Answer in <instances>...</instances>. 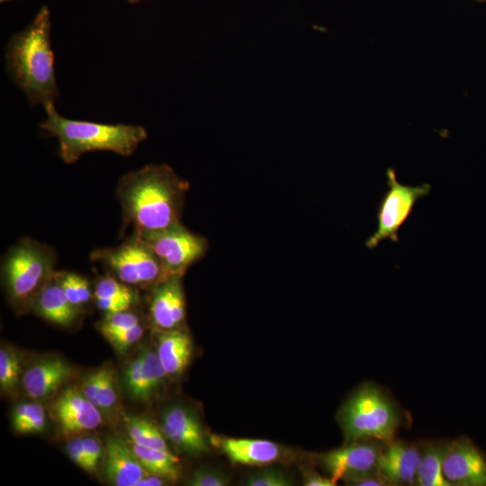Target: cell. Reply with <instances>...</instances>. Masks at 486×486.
Returning a JSON list of instances; mask_svg holds the SVG:
<instances>
[{
	"instance_id": "obj_1",
	"label": "cell",
	"mask_w": 486,
	"mask_h": 486,
	"mask_svg": "<svg viewBox=\"0 0 486 486\" xmlns=\"http://www.w3.org/2000/svg\"><path fill=\"white\" fill-rule=\"evenodd\" d=\"M189 183L166 164H149L123 175L116 194L123 221L134 234L181 223Z\"/></svg>"
},
{
	"instance_id": "obj_2",
	"label": "cell",
	"mask_w": 486,
	"mask_h": 486,
	"mask_svg": "<svg viewBox=\"0 0 486 486\" xmlns=\"http://www.w3.org/2000/svg\"><path fill=\"white\" fill-rule=\"evenodd\" d=\"M50 13L42 5L33 21L14 34L5 50L8 75L32 105H54L58 97L50 40Z\"/></svg>"
},
{
	"instance_id": "obj_3",
	"label": "cell",
	"mask_w": 486,
	"mask_h": 486,
	"mask_svg": "<svg viewBox=\"0 0 486 486\" xmlns=\"http://www.w3.org/2000/svg\"><path fill=\"white\" fill-rule=\"evenodd\" d=\"M46 119L40 127L58 141V155L67 164L76 162L86 152L111 151L128 157L148 139L140 125L107 124L68 119L55 105L45 108Z\"/></svg>"
},
{
	"instance_id": "obj_4",
	"label": "cell",
	"mask_w": 486,
	"mask_h": 486,
	"mask_svg": "<svg viewBox=\"0 0 486 486\" xmlns=\"http://www.w3.org/2000/svg\"><path fill=\"white\" fill-rule=\"evenodd\" d=\"M400 418L394 401L372 382H365L354 391L337 415L346 443L392 440Z\"/></svg>"
},
{
	"instance_id": "obj_5",
	"label": "cell",
	"mask_w": 486,
	"mask_h": 486,
	"mask_svg": "<svg viewBox=\"0 0 486 486\" xmlns=\"http://www.w3.org/2000/svg\"><path fill=\"white\" fill-rule=\"evenodd\" d=\"M55 251L48 245L23 238L6 253L2 263L3 280L17 307L34 304L55 273Z\"/></svg>"
},
{
	"instance_id": "obj_6",
	"label": "cell",
	"mask_w": 486,
	"mask_h": 486,
	"mask_svg": "<svg viewBox=\"0 0 486 486\" xmlns=\"http://www.w3.org/2000/svg\"><path fill=\"white\" fill-rule=\"evenodd\" d=\"M91 259L130 286L153 288L168 277L149 247L135 235L118 247L95 249Z\"/></svg>"
},
{
	"instance_id": "obj_7",
	"label": "cell",
	"mask_w": 486,
	"mask_h": 486,
	"mask_svg": "<svg viewBox=\"0 0 486 486\" xmlns=\"http://www.w3.org/2000/svg\"><path fill=\"white\" fill-rule=\"evenodd\" d=\"M145 242L159 261L167 276L184 275L207 253L209 242L181 223L165 230L134 234Z\"/></svg>"
},
{
	"instance_id": "obj_8",
	"label": "cell",
	"mask_w": 486,
	"mask_h": 486,
	"mask_svg": "<svg viewBox=\"0 0 486 486\" xmlns=\"http://www.w3.org/2000/svg\"><path fill=\"white\" fill-rule=\"evenodd\" d=\"M386 176L388 190L378 205L377 228L365 241L369 249L375 248L384 239L397 243L399 230L411 214L415 204L431 190L428 184L408 185L400 183L392 168L387 169Z\"/></svg>"
},
{
	"instance_id": "obj_9",
	"label": "cell",
	"mask_w": 486,
	"mask_h": 486,
	"mask_svg": "<svg viewBox=\"0 0 486 486\" xmlns=\"http://www.w3.org/2000/svg\"><path fill=\"white\" fill-rule=\"evenodd\" d=\"M322 453L317 462L338 482L345 483L365 474L377 472L376 465L382 445L377 440H364Z\"/></svg>"
},
{
	"instance_id": "obj_10",
	"label": "cell",
	"mask_w": 486,
	"mask_h": 486,
	"mask_svg": "<svg viewBox=\"0 0 486 486\" xmlns=\"http://www.w3.org/2000/svg\"><path fill=\"white\" fill-rule=\"evenodd\" d=\"M209 439L212 446L235 464L262 467L275 463H291L296 457L292 449L266 439L219 435H211Z\"/></svg>"
},
{
	"instance_id": "obj_11",
	"label": "cell",
	"mask_w": 486,
	"mask_h": 486,
	"mask_svg": "<svg viewBox=\"0 0 486 486\" xmlns=\"http://www.w3.org/2000/svg\"><path fill=\"white\" fill-rule=\"evenodd\" d=\"M442 470L450 486H486V454L466 436L448 442Z\"/></svg>"
},
{
	"instance_id": "obj_12",
	"label": "cell",
	"mask_w": 486,
	"mask_h": 486,
	"mask_svg": "<svg viewBox=\"0 0 486 486\" xmlns=\"http://www.w3.org/2000/svg\"><path fill=\"white\" fill-rule=\"evenodd\" d=\"M161 430L166 438L179 451L201 455L210 449V439L197 415L189 408L174 404L161 416Z\"/></svg>"
},
{
	"instance_id": "obj_13",
	"label": "cell",
	"mask_w": 486,
	"mask_h": 486,
	"mask_svg": "<svg viewBox=\"0 0 486 486\" xmlns=\"http://www.w3.org/2000/svg\"><path fill=\"white\" fill-rule=\"evenodd\" d=\"M183 277L170 275L152 288L149 318L158 331L184 327L186 302Z\"/></svg>"
},
{
	"instance_id": "obj_14",
	"label": "cell",
	"mask_w": 486,
	"mask_h": 486,
	"mask_svg": "<svg viewBox=\"0 0 486 486\" xmlns=\"http://www.w3.org/2000/svg\"><path fill=\"white\" fill-rule=\"evenodd\" d=\"M51 411L66 436L93 430L103 422L101 410L76 387L64 391L53 402Z\"/></svg>"
},
{
	"instance_id": "obj_15",
	"label": "cell",
	"mask_w": 486,
	"mask_h": 486,
	"mask_svg": "<svg viewBox=\"0 0 486 486\" xmlns=\"http://www.w3.org/2000/svg\"><path fill=\"white\" fill-rule=\"evenodd\" d=\"M420 460V446L392 439L382 445L376 471L386 485H412Z\"/></svg>"
},
{
	"instance_id": "obj_16",
	"label": "cell",
	"mask_w": 486,
	"mask_h": 486,
	"mask_svg": "<svg viewBox=\"0 0 486 486\" xmlns=\"http://www.w3.org/2000/svg\"><path fill=\"white\" fill-rule=\"evenodd\" d=\"M104 473L112 485L136 486L149 472L141 465L130 446L112 436L106 442Z\"/></svg>"
},
{
	"instance_id": "obj_17",
	"label": "cell",
	"mask_w": 486,
	"mask_h": 486,
	"mask_svg": "<svg viewBox=\"0 0 486 486\" xmlns=\"http://www.w3.org/2000/svg\"><path fill=\"white\" fill-rule=\"evenodd\" d=\"M71 374V368L63 360L46 359L32 364L24 373L22 382L31 398L40 400L57 392Z\"/></svg>"
},
{
	"instance_id": "obj_18",
	"label": "cell",
	"mask_w": 486,
	"mask_h": 486,
	"mask_svg": "<svg viewBox=\"0 0 486 486\" xmlns=\"http://www.w3.org/2000/svg\"><path fill=\"white\" fill-rule=\"evenodd\" d=\"M157 355L167 376L180 375L188 366L193 355V340L184 328L158 331Z\"/></svg>"
},
{
	"instance_id": "obj_19",
	"label": "cell",
	"mask_w": 486,
	"mask_h": 486,
	"mask_svg": "<svg viewBox=\"0 0 486 486\" xmlns=\"http://www.w3.org/2000/svg\"><path fill=\"white\" fill-rule=\"evenodd\" d=\"M33 305L42 318L63 327L71 325L80 314V309L74 306L66 296L55 273Z\"/></svg>"
},
{
	"instance_id": "obj_20",
	"label": "cell",
	"mask_w": 486,
	"mask_h": 486,
	"mask_svg": "<svg viewBox=\"0 0 486 486\" xmlns=\"http://www.w3.org/2000/svg\"><path fill=\"white\" fill-rule=\"evenodd\" d=\"M94 297L97 308L105 314L128 310L136 301L130 286L112 275L104 276L97 282Z\"/></svg>"
},
{
	"instance_id": "obj_21",
	"label": "cell",
	"mask_w": 486,
	"mask_h": 486,
	"mask_svg": "<svg viewBox=\"0 0 486 486\" xmlns=\"http://www.w3.org/2000/svg\"><path fill=\"white\" fill-rule=\"evenodd\" d=\"M448 442L428 441L420 446L421 460L416 476L418 486H450L443 474V462Z\"/></svg>"
},
{
	"instance_id": "obj_22",
	"label": "cell",
	"mask_w": 486,
	"mask_h": 486,
	"mask_svg": "<svg viewBox=\"0 0 486 486\" xmlns=\"http://www.w3.org/2000/svg\"><path fill=\"white\" fill-rule=\"evenodd\" d=\"M130 446L148 472L161 476L168 482L179 479L181 472L179 460L169 450L145 447L132 442Z\"/></svg>"
},
{
	"instance_id": "obj_23",
	"label": "cell",
	"mask_w": 486,
	"mask_h": 486,
	"mask_svg": "<svg viewBox=\"0 0 486 486\" xmlns=\"http://www.w3.org/2000/svg\"><path fill=\"white\" fill-rule=\"evenodd\" d=\"M125 426L130 442L145 447L168 450L166 438L161 428L148 419L127 417Z\"/></svg>"
},
{
	"instance_id": "obj_24",
	"label": "cell",
	"mask_w": 486,
	"mask_h": 486,
	"mask_svg": "<svg viewBox=\"0 0 486 486\" xmlns=\"http://www.w3.org/2000/svg\"><path fill=\"white\" fill-rule=\"evenodd\" d=\"M124 382L129 394L133 399L147 401L153 396L145 376L140 352L127 365L124 372Z\"/></svg>"
},
{
	"instance_id": "obj_25",
	"label": "cell",
	"mask_w": 486,
	"mask_h": 486,
	"mask_svg": "<svg viewBox=\"0 0 486 486\" xmlns=\"http://www.w3.org/2000/svg\"><path fill=\"white\" fill-rule=\"evenodd\" d=\"M55 275L59 282L69 302L80 309L87 303L91 298V291L88 281L75 273L55 271Z\"/></svg>"
},
{
	"instance_id": "obj_26",
	"label": "cell",
	"mask_w": 486,
	"mask_h": 486,
	"mask_svg": "<svg viewBox=\"0 0 486 486\" xmlns=\"http://www.w3.org/2000/svg\"><path fill=\"white\" fill-rule=\"evenodd\" d=\"M115 371L112 365L100 367V382L96 394V406L101 411H111L117 401Z\"/></svg>"
},
{
	"instance_id": "obj_27",
	"label": "cell",
	"mask_w": 486,
	"mask_h": 486,
	"mask_svg": "<svg viewBox=\"0 0 486 486\" xmlns=\"http://www.w3.org/2000/svg\"><path fill=\"white\" fill-rule=\"evenodd\" d=\"M20 360L17 354L10 348L0 349V387L4 392L15 389L20 376Z\"/></svg>"
},
{
	"instance_id": "obj_28",
	"label": "cell",
	"mask_w": 486,
	"mask_h": 486,
	"mask_svg": "<svg viewBox=\"0 0 486 486\" xmlns=\"http://www.w3.org/2000/svg\"><path fill=\"white\" fill-rule=\"evenodd\" d=\"M293 484V480L285 471L269 465L249 473L244 481V485L247 486H292Z\"/></svg>"
},
{
	"instance_id": "obj_29",
	"label": "cell",
	"mask_w": 486,
	"mask_h": 486,
	"mask_svg": "<svg viewBox=\"0 0 486 486\" xmlns=\"http://www.w3.org/2000/svg\"><path fill=\"white\" fill-rule=\"evenodd\" d=\"M143 359V369L149 389L154 395L163 385L167 376L156 350L144 347L140 350Z\"/></svg>"
},
{
	"instance_id": "obj_30",
	"label": "cell",
	"mask_w": 486,
	"mask_h": 486,
	"mask_svg": "<svg viewBox=\"0 0 486 486\" xmlns=\"http://www.w3.org/2000/svg\"><path fill=\"white\" fill-rule=\"evenodd\" d=\"M99 328L105 338L116 335L140 324L139 317L128 310L105 314Z\"/></svg>"
},
{
	"instance_id": "obj_31",
	"label": "cell",
	"mask_w": 486,
	"mask_h": 486,
	"mask_svg": "<svg viewBox=\"0 0 486 486\" xmlns=\"http://www.w3.org/2000/svg\"><path fill=\"white\" fill-rule=\"evenodd\" d=\"M230 483L229 474L215 467L198 468L186 482L190 486H227Z\"/></svg>"
},
{
	"instance_id": "obj_32",
	"label": "cell",
	"mask_w": 486,
	"mask_h": 486,
	"mask_svg": "<svg viewBox=\"0 0 486 486\" xmlns=\"http://www.w3.org/2000/svg\"><path fill=\"white\" fill-rule=\"evenodd\" d=\"M144 333V328L140 324L116 335L106 338L107 340L118 350L124 351L131 345L139 341Z\"/></svg>"
},
{
	"instance_id": "obj_33",
	"label": "cell",
	"mask_w": 486,
	"mask_h": 486,
	"mask_svg": "<svg viewBox=\"0 0 486 486\" xmlns=\"http://www.w3.org/2000/svg\"><path fill=\"white\" fill-rule=\"evenodd\" d=\"M82 444L89 464L90 473L94 472L103 455L102 444L97 437L93 436L82 437Z\"/></svg>"
},
{
	"instance_id": "obj_34",
	"label": "cell",
	"mask_w": 486,
	"mask_h": 486,
	"mask_svg": "<svg viewBox=\"0 0 486 486\" xmlns=\"http://www.w3.org/2000/svg\"><path fill=\"white\" fill-rule=\"evenodd\" d=\"M66 451L70 459L81 469L90 472L89 464L84 451L82 437H76L66 446Z\"/></svg>"
},
{
	"instance_id": "obj_35",
	"label": "cell",
	"mask_w": 486,
	"mask_h": 486,
	"mask_svg": "<svg viewBox=\"0 0 486 486\" xmlns=\"http://www.w3.org/2000/svg\"><path fill=\"white\" fill-rule=\"evenodd\" d=\"M45 425V411L43 407L41 405H39L32 417L25 423L18 427L15 430L22 434L38 433L44 429Z\"/></svg>"
},
{
	"instance_id": "obj_36",
	"label": "cell",
	"mask_w": 486,
	"mask_h": 486,
	"mask_svg": "<svg viewBox=\"0 0 486 486\" xmlns=\"http://www.w3.org/2000/svg\"><path fill=\"white\" fill-rule=\"evenodd\" d=\"M302 484L304 486H335L337 482L330 477H325L319 472L305 468L302 471Z\"/></svg>"
},
{
	"instance_id": "obj_37",
	"label": "cell",
	"mask_w": 486,
	"mask_h": 486,
	"mask_svg": "<svg viewBox=\"0 0 486 486\" xmlns=\"http://www.w3.org/2000/svg\"><path fill=\"white\" fill-rule=\"evenodd\" d=\"M351 486H385V482L380 477L377 472L365 474L362 477L346 482Z\"/></svg>"
},
{
	"instance_id": "obj_38",
	"label": "cell",
	"mask_w": 486,
	"mask_h": 486,
	"mask_svg": "<svg viewBox=\"0 0 486 486\" xmlns=\"http://www.w3.org/2000/svg\"><path fill=\"white\" fill-rule=\"evenodd\" d=\"M166 482H169L161 476L148 473L137 483L136 486H162L166 485Z\"/></svg>"
},
{
	"instance_id": "obj_39",
	"label": "cell",
	"mask_w": 486,
	"mask_h": 486,
	"mask_svg": "<svg viewBox=\"0 0 486 486\" xmlns=\"http://www.w3.org/2000/svg\"><path fill=\"white\" fill-rule=\"evenodd\" d=\"M130 4H138L141 0H127Z\"/></svg>"
},
{
	"instance_id": "obj_40",
	"label": "cell",
	"mask_w": 486,
	"mask_h": 486,
	"mask_svg": "<svg viewBox=\"0 0 486 486\" xmlns=\"http://www.w3.org/2000/svg\"><path fill=\"white\" fill-rule=\"evenodd\" d=\"M0 1H1L2 3H3V2H6V1H9V0H0Z\"/></svg>"
}]
</instances>
